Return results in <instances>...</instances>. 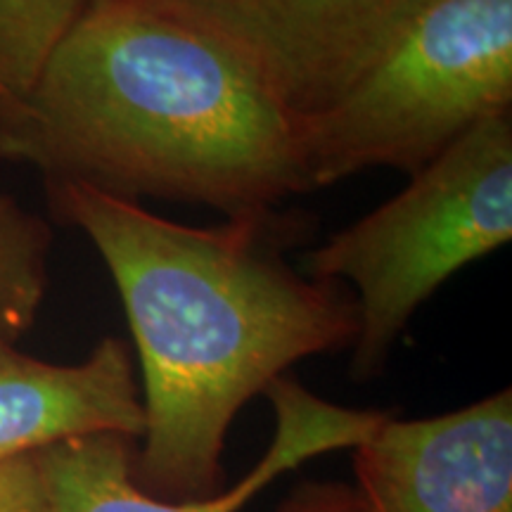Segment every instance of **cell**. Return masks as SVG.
I'll list each match as a JSON object with an SVG mask.
<instances>
[{"mask_svg": "<svg viewBox=\"0 0 512 512\" xmlns=\"http://www.w3.org/2000/svg\"><path fill=\"white\" fill-rule=\"evenodd\" d=\"M48 195L110 268L136 344L145 434L133 482L176 503L221 494L240 408L294 363L358 337L354 294L285 259L311 219L275 209L185 226L83 183H48Z\"/></svg>", "mask_w": 512, "mask_h": 512, "instance_id": "6da1fadb", "label": "cell"}, {"mask_svg": "<svg viewBox=\"0 0 512 512\" xmlns=\"http://www.w3.org/2000/svg\"><path fill=\"white\" fill-rule=\"evenodd\" d=\"M0 159L226 219L309 192L297 117L238 50L159 0H91L0 114Z\"/></svg>", "mask_w": 512, "mask_h": 512, "instance_id": "7a4b0ae2", "label": "cell"}, {"mask_svg": "<svg viewBox=\"0 0 512 512\" xmlns=\"http://www.w3.org/2000/svg\"><path fill=\"white\" fill-rule=\"evenodd\" d=\"M512 107V0H432L342 98L297 119L306 188L413 176Z\"/></svg>", "mask_w": 512, "mask_h": 512, "instance_id": "3957f363", "label": "cell"}, {"mask_svg": "<svg viewBox=\"0 0 512 512\" xmlns=\"http://www.w3.org/2000/svg\"><path fill=\"white\" fill-rule=\"evenodd\" d=\"M512 238V119L501 114L451 145L392 200L304 256L302 273L351 283L358 337L349 375L387 368L408 320L441 285Z\"/></svg>", "mask_w": 512, "mask_h": 512, "instance_id": "277c9868", "label": "cell"}, {"mask_svg": "<svg viewBox=\"0 0 512 512\" xmlns=\"http://www.w3.org/2000/svg\"><path fill=\"white\" fill-rule=\"evenodd\" d=\"M214 31L297 119L368 72L432 0H159Z\"/></svg>", "mask_w": 512, "mask_h": 512, "instance_id": "5b68a950", "label": "cell"}, {"mask_svg": "<svg viewBox=\"0 0 512 512\" xmlns=\"http://www.w3.org/2000/svg\"><path fill=\"white\" fill-rule=\"evenodd\" d=\"M264 396L275 413L273 439L233 489L204 501H162L133 482L138 439L91 434L36 451L48 512H240L268 484L306 460L366 441L389 415L337 406L290 375L275 377Z\"/></svg>", "mask_w": 512, "mask_h": 512, "instance_id": "8992f818", "label": "cell"}, {"mask_svg": "<svg viewBox=\"0 0 512 512\" xmlns=\"http://www.w3.org/2000/svg\"><path fill=\"white\" fill-rule=\"evenodd\" d=\"M351 465L363 512H512V392L434 418L389 413Z\"/></svg>", "mask_w": 512, "mask_h": 512, "instance_id": "52a82bcc", "label": "cell"}, {"mask_svg": "<svg viewBox=\"0 0 512 512\" xmlns=\"http://www.w3.org/2000/svg\"><path fill=\"white\" fill-rule=\"evenodd\" d=\"M91 434L143 439L145 408L124 339L105 337L74 366L0 342V463Z\"/></svg>", "mask_w": 512, "mask_h": 512, "instance_id": "ba28073f", "label": "cell"}, {"mask_svg": "<svg viewBox=\"0 0 512 512\" xmlns=\"http://www.w3.org/2000/svg\"><path fill=\"white\" fill-rule=\"evenodd\" d=\"M53 235L41 216L0 192V342L15 344L48 292Z\"/></svg>", "mask_w": 512, "mask_h": 512, "instance_id": "9c48e42d", "label": "cell"}, {"mask_svg": "<svg viewBox=\"0 0 512 512\" xmlns=\"http://www.w3.org/2000/svg\"><path fill=\"white\" fill-rule=\"evenodd\" d=\"M91 0H0V114L34 86L48 55Z\"/></svg>", "mask_w": 512, "mask_h": 512, "instance_id": "30bf717a", "label": "cell"}, {"mask_svg": "<svg viewBox=\"0 0 512 512\" xmlns=\"http://www.w3.org/2000/svg\"><path fill=\"white\" fill-rule=\"evenodd\" d=\"M0 512H48L46 484L36 453L0 463Z\"/></svg>", "mask_w": 512, "mask_h": 512, "instance_id": "8fae6325", "label": "cell"}, {"mask_svg": "<svg viewBox=\"0 0 512 512\" xmlns=\"http://www.w3.org/2000/svg\"><path fill=\"white\" fill-rule=\"evenodd\" d=\"M278 512H363L354 486L304 479L287 494Z\"/></svg>", "mask_w": 512, "mask_h": 512, "instance_id": "7c38bea8", "label": "cell"}]
</instances>
